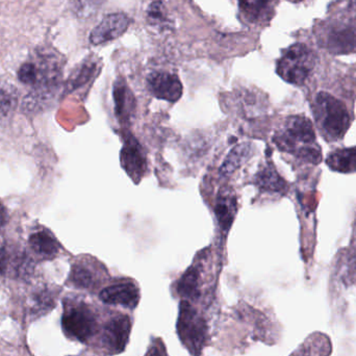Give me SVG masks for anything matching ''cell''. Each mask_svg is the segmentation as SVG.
<instances>
[{
	"label": "cell",
	"mask_w": 356,
	"mask_h": 356,
	"mask_svg": "<svg viewBox=\"0 0 356 356\" xmlns=\"http://www.w3.org/2000/svg\"><path fill=\"white\" fill-rule=\"evenodd\" d=\"M316 66L314 52L305 44L291 46L277 63V74L286 83L302 86Z\"/></svg>",
	"instance_id": "obj_4"
},
{
	"label": "cell",
	"mask_w": 356,
	"mask_h": 356,
	"mask_svg": "<svg viewBox=\"0 0 356 356\" xmlns=\"http://www.w3.org/2000/svg\"><path fill=\"white\" fill-rule=\"evenodd\" d=\"M177 332L180 341L191 355H200L207 342V322L190 301L184 300L180 303Z\"/></svg>",
	"instance_id": "obj_5"
},
{
	"label": "cell",
	"mask_w": 356,
	"mask_h": 356,
	"mask_svg": "<svg viewBox=\"0 0 356 356\" xmlns=\"http://www.w3.org/2000/svg\"><path fill=\"white\" fill-rule=\"evenodd\" d=\"M241 12L250 22L270 20L274 12L276 0H238Z\"/></svg>",
	"instance_id": "obj_14"
},
{
	"label": "cell",
	"mask_w": 356,
	"mask_h": 356,
	"mask_svg": "<svg viewBox=\"0 0 356 356\" xmlns=\"http://www.w3.org/2000/svg\"><path fill=\"white\" fill-rule=\"evenodd\" d=\"M248 154L249 150L247 146H238V147L232 149L229 156L226 159L223 167H222V172L224 175H230V173L234 172L246 160V156Z\"/></svg>",
	"instance_id": "obj_21"
},
{
	"label": "cell",
	"mask_w": 356,
	"mask_h": 356,
	"mask_svg": "<svg viewBox=\"0 0 356 356\" xmlns=\"http://www.w3.org/2000/svg\"><path fill=\"white\" fill-rule=\"evenodd\" d=\"M131 332V318L119 314L111 318L104 326L102 334V347L108 355L123 353L129 344Z\"/></svg>",
	"instance_id": "obj_6"
},
{
	"label": "cell",
	"mask_w": 356,
	"mask_h": 356,
	"mask_svg": "<svg viewBox=\"0 0 356 356\" xmlns=\"http://www.w3.org/2000/svg\"><path fill=\"white\" fill-rule=\"evenodd\" d=\"M238 209L236 197L229 190L222 191L218 195L215 205V213L219 222L220 228L227 232L234 222Z\"/></svg>",
	"instance_id": "obj_12"
},
{
	"label": "cell",
	"mask_w": 356,
	"mask_h": 356,
	"mask_svg": "<svg viewBox=\"0 0 356 356\" xmlns=\"http://www.w3.org/2000/svg\"><path fill=\"white\" fill-rule=\"evenodd\" d=\"M177 292L184 300H196L201 296L200 272L196 267H191L178 280Z\"/></svg>",
	"instance_id": "obj_18"
},
{
	"label": "cell",
	"mask_w": 356,
	"mask_h": 356,
	"mask_svg": "<svg viewBox=\"0 0 356 356\" xmlns=\"http://www.w3.org/2000/svg\"><path fill=\"white\" fill-rule=\"evenodd\" d=\"M15 104V98L6 90L0 89V116H8Z\"/></svg>",
	"instance_id": "obj_25"
},
{
	"label": "cell",
	"mask_w": 356,
	"mask_h": 356,
	"mask_svg": "<svg viewBox=\"0 0 356 356\" xmlns=\"http://www.w3.org/2000/svg\"><path fill=\"white\" fill-rule=\"evenodd\" d=\"M314 118L322 137L327 142L342 140L351 125V117L346 104L327 92H319L315 96Z\"/></svg>",
	"instance_id": "obj_2"
},
{
	"label": "cell",
	"mask_w": 356,
	"mask_h": 356,
	"mask_svg": "<svg viewBox=\"0 0 356 356\" xmlns=\"http://www.w3.org/2000/svg\"><path fill=\"white\" fill-rule=\"evenodd\" d=\"M255 184L264 192L284 194L288 190L286 180L278 175L271 163H268L259 171L255 177Z\"/></svg>",
	"instance_id": "obj_15"
},
{
	"label": "cell",
	"mask_w": 356,
	"mask_h": 356,
	"mask_svg": "<svg viewBox=\"0 0 356 356\" xmlns=\"http://www.w3.org/2000/svg\"><path fill=\"white\" fill-rule=\"evenodd\" d=\"M70 280L77 288L90 290L97 286L99 276L86 266L75 265L71 271Z\"/></svg>",
	"instance_id": "obj_20"
},
{
	"label": "cell",
	"mask_w": 356,
	"mask_h": 356,
	"mask_svg": "<svg viewBox=\"0 0 356 356\" xmlns=\"http://www.w3.org/2000/svg\"><path fill=\"white\" fill-rule=\"evenodd\" d=\"M6 220H8V215H6V209L0 203V228L6 223Z\"/></svg>",
	"instance_id": "obj_28"
},
{
	"label": "cell",
	"mask_w": 356,
	"mask_h": 356,
	"mask_svg": "<svg viewBox=\"0 0 356 356\" xmlns=\"http://www.w3.org/2000/svg\"><path fill=\"white\" fill-rule=\"evenodd\" d=\"M94 70H95V66L94 64H86L79 69V72L69 81V87L70 89H75L79 88V86L83 85L87 83L92 75H93Z\"/></svg>",
	"instance_id": "obj_22"
},
{
	"label": "cell",
	"mask_w": 356,
	"mask_h": 356,
	"mask_svg": "<svg viewBox=\"0 0 356 356\" xmlns=\"http://www.w3.org/2000/svg\"><path fill=\"white\" fill-rule=\"evenodd\" d=\"M332 343L325 334L316 332L305 341L291 356H330Z\"/></svg>",
	"instance_id": "obj_17"
},
{
	"label": "cell",
	"mask_w": 356,
	"mask_h": 356,
	"mask_svg": "<svg viewBox=\"0 0 356 356\" xmlns=\"http://www.w3.org/2000/svg\"><path fill=\"white\" fill-rule=\"evenodd\" d=\"M325 46L332 54H347L356 50V20L334 23L328 27Z\"/></svg>",
	"instance_id": "obj_7"
},
{
	"label": "cell",
	"mask_w": 356,
	"mask_h": 356,
	"mask_svg": "<svg viewBox=\"0 0 356 356\" xmlns=\"http://www.w3.org/2000/svg\"><path fill=\"white\" fill-rule=\"evenodd\" d=\"M99 298L108 305H120L134 309L139 303L140 291L134 282H118L104 289L100 292Z\"/></svg>",
	"instance_id": "obj_11"
},
{
	"label": "cell",
	"mask_w": 356,
	"mask_h": 356,
	"mask_svg": "<svg viewBox=\"0 0 356 356\" xmlns=\"http://www.w3.org/2000/svg\"><path fill=\"white\" fill-rule=\"evenodd\" d=\"M120 160L123 169L136 182L139 181L145 175L147 168L145 154L139 142L133 136H127L121 150Z\"/></svg>",
	"instance_id": "obj_9"
},
{
	"label": "cell",
	"mask_w": 356,
	"mask_h": 356,
	"mask_svg": "<svg viewBox=\"0 0 356 356\" xmlns=\"http://www.w3.org/2000/svg\"><path fill=\"white\" fill-rule=\"evenodd\" d=\"M29 245L35 253L46 257V259H52L56 257L58 253V249H60L56 238L44 232L33 234L29 238Z\"/></svg>",
	"instance_id": "obj_19"
},
{
	"label": "cell",
	"mask_w": 356,
	"mask_h": 356,
	"mask_svg": "<svg viewBox=\"0 0 356 356\" xmlns=\"http://www.w3.org/2000/svg\"><path fill=\"white\" fill-rule=\"evenodd\" d=\"M291 1H293V2H299V1H302V0H291Z\"/></svg>",
	"instance_id": "obj_29"
},
{
	"label": "cell",
	"mask_w": 356,
	"mask_h": 356,
	"mask_svg": "<svg viewBox=\"0 0 356 356\" xmlns=\"http://www.w3.org/2000/svg\"><path fill=\"white\" fill-rule=\"evenodd\" d=\"M18 79L25 85H33L38 79V70L35 65L31 63L23 64L19 69Z\"/></svg>",
	"instance_id": "obj_24"
},
{
	"label": "cell",
	"mask_w": 356,
	"mask_h": 356,
	"mask_svg": "<svg viewBox=\"0 0 356 356\" xmlns=\"http://www.w3.org/2000/svg\"><path fill=\"white\" fill-rule=\"evenodd\" d=\"M280 150L303 162L321 163V148L316 140L313 123L307 117L296 115L284 119L273 138Z\"/></svg>",
	"instance_id": "obj_1"
},
{
	"label": "cell",
	"mask_w": 356,
	"mask_h": 356,
	"mask_svg": "<svg viewBox=\"0 0 356 356\" xmlns=\"http://www.w3.org/2000/svg\"><path fill=\"white\" fill-rule=\"evenodd\" d=\"M148 17L152 22L163 23L166 20V16H165V8L161 1H154V3L150 6L149 10H148Z\"/></svg>",
	"instance_id": "obj_26"
},
{
	"label": "cell",
	"mask_w": 356,
	"mask_h": 356,
	"mask_svg": "<svg viewBox=\"0 0 356 356\" xmlns=\"http://www.w3.org/2000/svg\"><path fill=\"white\" fill-rule=\"evenodd\" d=\"M115 106L116 115L121 122H129L135 113L136 99L125 81L119 79L114 87Z\"/></svg>",
	"instance_id": "obj_13"
},
{
	"label": "cell",
	"mask_w": 356,
	"mask_h": 356,
	"mask_svg": "<svg viewBox=\"0 0 356 356\" xmlns=\"http://www.w3.org/2000/svg\"><path fill=\"white\" fill-rule=\"evenodd\" d=\"M129 19L123 13L108 15L90 35V42L93 45H100L113 41L122 35L129 29Z\"/></svg>",
	"instance_id": "obj_10"
},
{
	"label": "cell",
	"mask_w": 356,
	"mask_h": 356,
	"mask_svg": "<svg viewBox=\"0 0 356 356\" xmlns=\"http://www.w3.org/2000/svg\"><path fill=\"white\" fill-rule=\"evenodd\" d=\"M145 356H168L162 342L152 343Z\"/></svg>",
	"instance_id": "obj_27"
},
{
	"label": "cell",
	"mask_w": 356,
	"mask_h": 356,
	"mask_svg": "<svg viewBox=\"0 0 356 356\" xmlns=\"http://www.w3.org/2000/svg\"><path fill=\"white\" fill-rule=\"evenodd\" d=\"M54 297L50 293L42 292L33 298V313H46L54 307Z\"/></svg>",
	"instance_id": "obj_23"
},
{
	"label": "cell",
	"mask_w": 356,
	"mask_h": 356,
	"mask_svg": "<svg viewBox=\"0 0 356 356\" xmlns=\"http://www.w3.org/2000/svg\"><path fill=\"white\" fill-rule=\"evenodd\" d=\"M148 89L158 99L177 102L182 95V85L179 77L173 73L160 71L148 76Z\"/></svg>",
	"instance_id": "obj_8"
},
{
	"label": "cell",
	"mask_w": 356,
	"mask_h": 356,
	"mask_svg": "<svg viewBox=\"0 0 356 356\" xmlns=\"http://www.w3.org/2000/svg\"><path fill=\"white\" fill-rule=\"evenodd\" d=\"M62 326L69 338L86 343L97 332V316L83 301L67 300L65 301Z\"/></svg>",
	"instance_id": "obj_3"
},
{
	"label": "cell",
	"mask_w": 356,
	"mask_h": 356,
	"mask_svg": "<svg viewBox=\"0 0 356 356\" xmlns=\"http://www.w3.org/2000/svg\"><path fill=\"white\" fill-rule=\"evenodd\" d=\"M326 164L334 172H356V146L355 147L339 148L330 152L326 158Z\"/></svg>",
	"instance_id": "obj_16"
}]
</instances>
